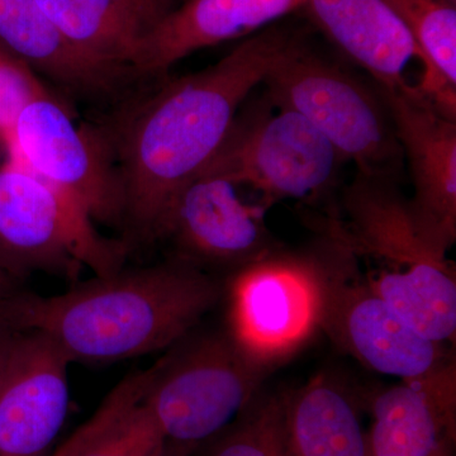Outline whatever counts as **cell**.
Instances as JSON below:
<instances>
[{"mask_svg":"<svg viewBox=\"0 0 456 456\" xmlns=\"http://www.w3.org/2000/svg\"><path fill=\"white\" fill-rule=\"evenodd\" d=\"M265 101L237 117L206 170L251 189L266 208L279 200L318 196L335 182L344 160L305 117Z\"/></svg>","mask_w":456,"mask_h":456,"instance_id":"obj_8","label":"cell"},{"mask_svg":"<svg viewBox=\"0 0 456 456\" xmlns=\"http://www.w3.org/2000/svg\"><path fill=\"white\" fill-rule=\"evenodd\" d=\"M0 41L32 68L82 94L110 92L125 77L69 44L36 0H0Z\"/></svg>","mask_w":456,"mask_h":456,"instance_id":"obj_18","label":"cell"},{"mask_svg":"<svg viewBox=\"0 0 456 456\" xmlns=\"http://www.w3.org/2000/svg\"><path fill=\"white\" fill-rule=\"evenodd\" d=\"M7 158L61 189L93 220L123 226V200L110 141L80 127L53 95L20 114L5 146Z\"/></svg>","mask_w":456,"mask_h":456,"instance_id":"obj_10","label":"cell"},{"mask_svg":"<svg viewBox=\"0 0 456 456\" xmlns=\"http://www.w3.org/2000/svg\"><path fill=\"white\" fill-rule=\"evenodd\" d=\"M69 44L125 75L158 18L140 0H36Z\"/></svg>","mask_w":456,"mask_h":456,"instance_id":"obj_17","label":"cell"},{"mask_svg":"<svg viewBox=\"0 0 456 456\" xmlns=\"http://www.w3.org/2000/svg\"><path fill=\"white\" fill-rule=\"evenodd\" d=\"M266 375L230 336L207 335L156 362L141 404L165 440L200 448L244 412Z\"/></svg>","mask_w":456,"mask_h":456,"instance_id":"obj_7","label":"cell"},{"mask_svg":"<svg viewBox=\"0 0 456 456\" xmlns=\"http://www.w3.org/2000/svg\"><path fill=\"white\" fill-rule=\"evenodd\" d=\"M3 155L7 156V152H5L4 146L2 145V142H0V165L4 163L5 159H3Z\"/></svg>","mask_w":456,"mask_h":456,"instance_id":"obj_29","label":"cell"},{"mask_svg":"<svg viewBox=\"0 0 456 456\" xmlns=\"http://www.w3.org/2000/svg\"><path fill=\"white\" fill-rule=\"evenodd\" d=\"M415 41L422 65L417 88L446 116L456 118V3L386 0Z\"/></svg>","mask_w":456,"mask_h":456,"instance_id":"obj_20","label":"cell"},{"mask_svg":"<svg viewBox=\"0 0 456 456\" xmlns=\"http://www.w3.org/2000/svg\"><path fill=\"white\" fill-rule=\"evenodd\" d=\"M326 241L310 254L278 248L237 270L227 288L226 334L269 374L322 330Z\"/></svg>","mask_w":456,"mask_h":456,"instance_id":"obj_6","label":"cell"},{"mask_svg":"<svg viewBox=\"0 0 456 456\" xmlns=\"http://www.w3.org/2000/svg\"><path fill=\"white\" fill-rule=\"evenodd\" d=\"M239 185L204 170L171 203L159 237L173 242L179 260L239 270L274 250L265 206L248 202Z\"/></svg>","mask_w":456,"mask_h":456,"instance_id":"obj_12","label":"cell"},{"mask_svg":"<svg viewBox=\"0 0 456 456\" xmlns=\"http://www.w3.org/2000/svg\"><path fill=\"white\" fill-rule=\"evenodd\" d=\"M204 444L203 456H289L281 395L259 393L232 424Z\"/></svg>","mask_w":456,"mask_h":456,"instance_id":"obj_21","label":"cell"},{"mask_svg":"<svg viewBox=\"0 0 456 456\" xmlns=\"http://www.w3.org/2000/svg\"><path fill=\"white\" fill-rule=\"evenodd\" d=\"M397 178L356 174L342 197L341 215L321 226L364 264L360 274L404 322L431 340L454 344V265L399 191Z\"/></svg>","mask_w":456,"mask_h":456,"instance_id":"obj_3","label":"cell"},{"mask_svg":"<svg viewBox=\"0 0 456 456\" xmlns=\"http://www.w3.org/2000/svg\"><path fill=\"white\" fill-rule=\"evenodd\" d=\"M79 200L5 159L0 165V265L12 275L51 273L75 278L122 270L125 245L104 239Z\"/></svg>","mask_w":456,"mask_h":456,"instance_id":"obj_5","label":"cell"},{"mask_svg":"<svg viewBox=\"0 0 456 456\" xmlns=\"http://www.w3.org/2000/svg\"><path fill=\"white\" fill-rule=\"evenodd\" d=\"M151 375L152 368L128 375L117 384L86 424L80 426L55 452H47L45 456H82L141 403Z\"/></svg>","mask_w":456,"mask_h":456,"instance_id":"obj_22","label":"cell"},{"mask_svg":"<svg viewBox=\"0 0 456 456\" xmlns=\"http://www.w3.org/2000/svg\"><path fill=\"white\" fill-rule=\"evenodd\" d=\"M454 441H448L444 443L443 445L439 446L430 456H452L454 454Z\"/></svg>","mask_w":456,"mask_h":456,"instance_id":"obj_28","label":"cell"},{"mask_svg":"<svg viewBox=\"0 0 456 456\" xmlns=\"http://www.w3.org/2000/svg\"><path fill=\"white\" fill-rule=\"evenodd\" d=\"M221 294L215 278L176 260L95 275L56 296L12 294L0 323L46 336L71 362H118L178 345Z\"/></svg>","mask_w":456,"mask_h":456,"instance_id":"obj_2","label":"cell"},{"mask_svg":"<svg viewBox=\"0 0 456 456\" xmlns=\"http://www.w3.org/2000/svg\"><path fill=\"white\" fill-rule=\"evenodd\" d=\"M198 448L189 445H180V444L169 443L167 441L163 455L161 456H191Z\"/></svg>","mask_w":456,"mask_h":456,"instance_id":"obj_27","label":"cell"},{"mask_svg":"<svg viewBox=\"0 0 456 456\" xmlns=\"http://www.w3.org/2000/svg\"><path fill=\"white\" fill-rule=\"evenodd\" d=\"M303 12L378 88L408 84L404 73L419 53L401 18L386 0H305Z\"/></svg>","mask_w":456,"mask_h":456,"instance_id":"obj_16","label":"cell"},{"mask_svg":"<svg viewBox=\"0 0 456 456\" xmlns=\"http://www.w3.org/2000/svg\"><path fill=\"white\" fill-rule=\"evenodd\" d=\"M370 412L373 424L364 432L365 456H430L444 443H455L454 359L377 393Z\"/></svg>","mask_w":456,"mask_h":456,"instance_id":"obj_14","label":"cell"},{"mask_svg":"<svg viewBox=\"0 0 456 456\" xmlns=\"http://www.w3.org/2000/svg\"><path fill=\"white\" fill-rule=\"evenodd\" d=\"M2 335H3V325L0 323V340H2Z\"/></svg>","mask_w":456,"mask_h":456,"instance_id":"obj_30","label":"cell"},{"mask_svg":"<svg viewBox=\"0 0 456 456\" xmlns=\"http://www.w3.org/2000/svg\"><path fill=\"white\" fill-rule=\"evenodd\" d=\"M2 325L0 456H45L68 415L71 362L46 336Z\"/></svg>","mask_w":456,"mask_h":456,"instance_id":"obj_11","label":"cell"},{"mask_svg":"<svg viewBox=\"0 0 456 456\" xmlns=\"http://www.w3.org/2000/svg\"><path fill=\"white\" fill-rule=\"evenodd\" d=\"M46 95L50 93L33 73L32 66L0 49V142L4 149L23 110Z\"/></svg>","mask_w":456,"mask_h":456,"instance_id":"obj_23","label":"cell"},{"mask_svg":"<svg viewBox=\"0 0 456 456\" xmlns=\"http://www.w3.org/2000/svg\"><path fill=\"white\" fill-rule=\"evenodd\" d=\"M378 90L410 167L413 209L426 230L449 250L456 239V118L441 112L410 83Z\"/></svg>","mask_w":456,"mask_h":456,"instance_id":"obj_13","label":"cell"},{"mask_svg":"<svg viewBox=\"0 0 456 456\" xmlns=\"http://www.w3.org/2000/svg\"><path fill=\"white\" fill-rule=\"evenodd\" d=\"M452 2H454V3H456V0H452Z\"/></svg>","mask_w":456,"mask_h":456,"instance_id":"obj_31","label":"cell"},{"mask_svg":"<svg viewBox=\"0 0 456 456\" xmlns=\"http://www.w3.org/2000/svg\"><path fill=\"white\" fill-rule=\"evenodd\" d=\"M263 84L274 106L305 117L358 173L398 176L403 154L375 84L320 55L299 35Z\"/></svg>","mask_w":456,"mask_h":456,"instance_id":"obj_4","label":"cell"},{"mask_svg":"<svg viewBox=\"0 0 456 456\" xmlns=\"http://www.w3.org/2000/svg\"><path fill=\"white\" fill-rule=\"evenodd\" d=\"M14 293L13 275L0 265V302Z\"/></svg>","mask_w":456,"mask_h":456,"instance_id":"obj_26","label":"cell"},{"mask_svg":"<svg viewBox=\"0 0 456 456\" xmlns=\"http://www.w3.org/2000/svg\"><path fill=\"white\" fill-rule=\"evenodd\" d=\"M297 33L269 27L198 73L161 86L110 141L123 200V226L158 239L180 191L224 146L239 108L292 45Z\"/></svg>","mask_w":456,"mask_h":456,"instance_id":"obj_1","label":"cell"},{"mask_svg":"<svg viewBox=\"0 0 456 456\" xmlns=\"http://www.w3.org/2000/svg\"><path fill=\"white\" fill-rule=\"evenodd\" d=\"M305 0H185L143 38L134 74H163L184 57L255 35Z\"/></svg>","mask_w":456,"mask_h":456,"instance_id":"obj_15","label":"cell"},{"mask_svg":"<svg viewBox=\"0 0 456 456\" xmlns=\"http://www.w3.org/2000/svg\"><path fill=\"white\" fill-rule=\"evenodd\" d=\"M156 18L160 20L171 9L175 8L176 0H140Z\"/></svg>","mask_w":456,"mask_h":456,"instance_id":"obj_25","label":"cell"},{"mask_svg":"<svg viewBox=\"0 0 456 456\" xmlns=\"http://www.w3.org/2000/svg\"><path fill=\"white\" fill-rule=\"evenodd\" d=\"M289 456H365L355 402L329 375L281 395Z\"/></svg>","mask_w":456,"mask_h":456,"instance_id":"obj_19","label":"cell"},{"mask_svg":"<svg viewBox=\"0 0 456 456\" xmlns=\"http://www.w3.org/2000/svg\"><path fill=\"white\" fill-rule=\"evenodd\" d=\"M165 445L160 428L140 403L82 456H161Z\"/></svg>","mask_w":456,"mask_h":456,"instance_id":"obj_24","label":"cell"},{"mask_svg":"<svg viewBox=\"0 0 456 456\" xmlns=\"http://www.w3.org/2000/svg\"><path fill=\"white\" fill-rule=\"evenodd\" d=\"M326 281L322 330L362 365L412 379L454 359L445 344L417 332L360 274L341 242L325 235Z\"/></svg>","mask_w":456,"mask_h":456,"instance_id":"obj_9","label":"cell"}]
</instances>
